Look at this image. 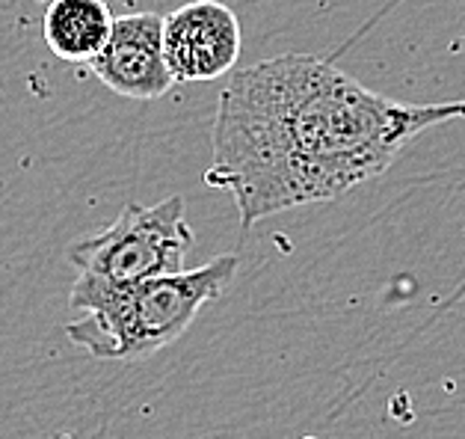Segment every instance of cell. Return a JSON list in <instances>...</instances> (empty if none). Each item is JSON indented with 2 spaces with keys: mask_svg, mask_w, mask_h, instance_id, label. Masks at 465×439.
I'll list each match as a JSON object with an SVG mask.
<instances>
[{
  "mask_svg": "<svg viewBox=\"0 0 465 439\" xmlns=\"http://www.w3.org/2000/svg\"><path fill=\"white\" fill-rule=\"evenodd\" d=\"M309 439H314V436H309Z\"/></svg>",
  "mask_w": 465,
  "mask_h": 439,
  "instance_id": "obj_7",
  "label": "cell"
},
{
  "mask_svg": "<svg viewBox=\"0 0 465 439\" xmlns=\"http://www.w3.org/2000/svg\"><path fill=\"white\" fill-rule=\"evenodd\" d=\"M86 65L110 93L122 98H163L175 86L163 54V15L134 13L113 18L104 48Z\"/></svg>",
  "mask_w": 465,
  "mask_h": 439,
  "instance_id": "obj_5",
  "label": "cell"
},
{
  "mask_svg": "<svg viewBox=\"0 0 465 439\" xmlns=\"http://www.w3.org/2000/svg\"><path fill=\"white\" fill-rule=\"evenodd\" d=\"M241 258L225 253L208 264L145 279L116 291L65 324L69 339L93 359H145L178 342L202 309L232 288Z\"/></svg>",
  "mask_w": 465,
  "mask_h": 439,
  "instance_id": "obj_2",
  "label": "cell"
},
{
  "mask_svg": "<svg viewBox=\"0 0 465 439\" xmlns=\"http://www.w3.org/2000/svg\"><path fill=\"white\" fill-rule=\"evenodd\" d=\"M243 48L241 18L220 0H190L163 15V54L175 81L199 84L232 75Z\"/></svg>",
  "mask_w": 465,
  "mask_h": 439,
  "instance_id": "obj_4",
  "label": "cell"
},
{
  "mask_svg": "<svg viewBox=\"0 0 465 439\" xmlns=\"http://www.w3.org/2000/svg\"><path fill=\"white\" fill-rule=\"evenodd\" d=\"M465 119V98L403 105L314 54H282L232 72L211 134L208 187L232 194L249 229L382 175L403 143Z\"/></svg>",
  "mask_w": 465,
  "mask_h": 439,
  "instance_id": "obj_1",
  "label": "cell"
},
{
  "mask_svg": "<svg viewBox=\"0 0 465 439\" xmlns=\"http://www.w3.org/2000/svg\"><path fill=\"white\" fill-rule=\"evenodd\" d=\"M113 27L107 0H51L42 33L54 57L65 63H89L104 48Z\"/></svg>",
  "mask_w": 465,
  "mask_h": 439,
  "instance_id": "obj_6",
  "label": "cell"
},
{
  "mask_svg": "<svg viewBox=\"0 0 465 439\" xmlns=\"http://www.w3.org/2000/svg\"><path fill=\"white\" fill-rule=\"evenodd\" d=\"M196 234L184 217V196H166L157 205L128 202L119 217L69 246V262L77 270L72 285V309L86 312L116 291L145 279L184 270Z\"/></svg>",
  "mask_w": 465,
  "mask_h": 439,
  "instance_id": "obj_3",
  "label": "cell"
}]
</instances>
